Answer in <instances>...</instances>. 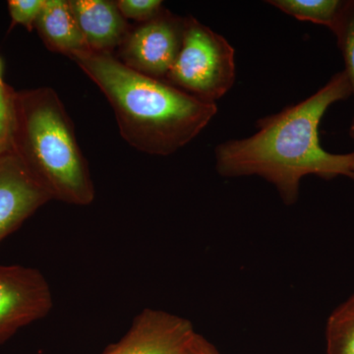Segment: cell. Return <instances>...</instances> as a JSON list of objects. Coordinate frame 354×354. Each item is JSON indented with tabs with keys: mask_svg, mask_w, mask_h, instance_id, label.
I'll list each match as a JSON object with an SVG mask.
<instances>
[{
	"mask_svg": "<svg viewBox=\"0 0 354 354\" xmlns=\"http://www.w3.org/2000/svg\"><path fill=\"white\" fill-rule=\"evenodd\" d=\"M351 95V84L342 70L304 101L261 118L252 136L216 146V171L227 178L262 177L277 188L286 205L297 201L305 176L326 180L353 178L354 152H328L319 137V127L328 109Z\"/></svg>",
	"mask_w": 354,
	"mask_h": 354,
	"instance_id": "6da1fadb",
	"label": "cell"
},
{
	"mask_svg": "<svg viewBox=\"0 0 354 354\" xmlns=\"http://www.w3.org/2000/svg\"><path fill=\"white\" fill-rule=\"evenodd\" d=\"M113 109L123 139L140 152L169 156L196 138L218 113L167 81L144 75L113 53L85 50L69 57Z\"/></svg>",
	"mask_w": 354,
	"mask_h": 354,
	"instance_id": "7a4b0ae2",
	"label": "cell"
},
{
	"mask_svg": "<svg viewBox=\"0 0 354 354\" xmlns=\"http://www.w3.org/2000/svg\"><path fill=\"white\" fill-rule=\"evenodd\" d=\"M64 104L50 88L16 92L12 151L53 200L87 206L95 185Z\"/></svg>",
	"mask_w": 354,
	"mask_h": 354,
	"instance_id": "3957f363",
	"label": "cell"
},
{
	"mask_svg": "<svg viewBox=\"0 0 354 354\" xmlns=\"http://www.w3.org/2000/svg\"><path fill=\"white\" fill-rule=\"evenodd\" d=\"M235 50L227 39L185 18L183 44L165 81L203 102L216 104L234 87Z\"/></svg>",
	"mask_w": 354,
	"mask_h": 354,
	"instance_id": "277c9868",
	"label": "cell"
},
{
	"mask_svg": "<svg viewBox=\"0 0 354 354\" xmlns=\"http://www.w3.org/2000/svg\"><path fill=\"white\" fill-rule=\"evenodd\" d=\"M185 18L162 9L152 20L128 32L120 62L135 71L165 80L183 44Z\"/></svg>",
	"mask_w": 354,
	"mask_h": 354,
	"instance_id": "5b68a950",
	"label": "cell"
},
{
	"mask_svg": "<svg viewBox=\"0 0 354 354\" xmlns=\"http://www.w3.org/2000/svg\"><path fill=\"white\" fill-rule=\"evenodd\" d=\"M53 306L50 285L39 270L0 266V344L44 318Z\"/></svg>",
	"mask_w": 354,
	"mask_h": 354,
	"instance_id": "8992f818",
	"label": "cell"
},
{
	"mask_svg": "<svg viewBox=\"0 0 354 354\" xmlns=\"http://www.w3.org/2000/svg\"><path fill=\"white\" fill-rule=\"evenodd\" d=\"M196 334L186 319L146 309L134 319L124 337L102 354H186Z\"/></svg>",
	"mask_w": 354,
	"mask_h": 354,
	"instance_id": "52a82bcc",
	"label": "cell"
},
{
	"mask_svg": "<svg viewBox=\"0 0 354 354\" xmlns=\"http://www.w3.org/2000/svg\"><path fill=\"white\" fill-rule=\"evenodd\" d=\"M53 200L13 151L0 157V243Z\"/></svg>",
	"mask_w": 354,
	"mask_h": 354,
	"instance_id": "ba28073f",
	"label": "cell"
},
{
	"mask_svg": "<svg viewBox=\"0 0 354 354\" xmlns=\"http://www.w3.org/2000/svg\"><path fill=\"white\" fill-rule=\"evenodd\" d=\"M68 2L90 50L111 53L127 38L129 29L116 2L108 0Z\"/></svg>",
	"mask_w": 354,
	"mask_h": 354,
	"instance_id": "9c48e42d",
	"label": "cell"
},
{
	"mask_svg": "<svg viewBox=\"0 0 354 354\" xmlns=\"http://www.w3.org/2000/svg\"><path fill=\"white\" fill-rule=\"evenodd\" d=\"M35 28L44 43L55 53L66 57L90 50L75 17L65 0H46Z\"/></svg>",
	"mask_w": 354,
	"mask_h": 354,
	"instance_id": "30bf717a",
	"label": "cell"
},
{
	"mask_svg": "<svg viewBox=\"0 0 354 354\" xmlns=\"http://www.w3.org/2000/svg\"><path fill=\"white\" fill-rule=\"evenodd\" d=\"M267 2L295 19L325 26L332 30L344 0H269Z\"/></svg>",
	"mask_w": 354,
	"mask_h": 354,
	"instance_id": "8fae6325",
	"label": "cell"
},
{
	"mask_svg": "<svg viewBox=\"0 0 354 354\" xmlns=\"http://www.w3.org/2000/svg\"><path fill=\"white\" fill-rule=\"evenodd\" d=\"M326 339L328 354H354V295L330 316Z\"/></svg>",
	"mask_w": 354,
	"mask_h": 354,
	"instance_id": "7c38bea8",
	"label": "cell"
},
{
	"mask_svg": "<svg viewBox=\"0 0 354 354\" xmlns=\"http://www.w3.org/2000/svg\"><path fill=\"white\" fill-rule=\"evenodd\" d=\"M330 32L337 39V48L344 57V71L351 84L354 95V0H344L341 11ZM349 137L354 141V113L348 130Z\"/></svg>",
	"mask_w": 354,
	"mask_h": 354,
	"instance_id": "4fadbf2b",
	"label": "cell"
},
{
	"mask_svg": "<svg viewBox=\"0 0 354 354\" xmlns=\"http://www.w3.org/2000/svg\"><path fill=\"white\" fill-rule=\"evenodd\" d=\"M16 125V91L0 85V157L13 148Z\"/></svg>",
	"mask_w": 354,
	"mask_h": 354,
	"instance_id": "5bb4252c",
	"label": "cell"
},
{
	"mask_svg": "<svg viewBox=\"0 0 354 354\" xmlns=\"http://www.w3.org/2000/svg\"><path fill=\"white\" fill-rule=\"evenodd\" d=\"M116 6L125 19L148 22L162 10L160 0H118Z\"/></svg>",
	"mask_w": 354,
	"mask_h": 354,
	"instance_id": "9a60e30c",
	"label": "cell"
},
{
	"mask_svg": "<svg viewBox=\"0 0 354 354\" xmlns=\"http://www.w3.org/2000/svg\"><path fill=\"white\" fill-rule=\"evenodd\" d=\"M46 0H10L8 1L12 26L22 25L32 31Z\"/></svg>",
	"mask_w": 354,
	"mask_h": 354,
	"instance_id": "2e32d148",
	"label": "cell"
},
{
	"mask_svg": "<svg viewBox=\"0 0 354 354\" xmlns=\"http://www.w3.org/2000/svg\"><path fill=\"white\" fill-rule=\"evenodd\" d=\"M186 354H220L213 344H209L202 335L196 334Z\"/></svg>",
	"mask_w": 354,
	"mask_h": 354,
	"instance_id": "e0dca14e",
	"label": "cell"
},
{
	"mask_svg": "<svg viewBox=\"0 0 354 354\" xmlns=\"http://www.w3.org/2000/svg\"><path fill=\"white\" fill-rule=\"evenodd\" d=\"M3 83V81H2L1 78V64H0V85H2Z\"/></svg>",
	"mask_w": 354,
	"mask_h": 354,
	"instance_id": "ac0fdd59",
	"label": "cell"
},
{
	"mask_svg": "<svg viewBox=\"0 0 354 354\" xmlns=\"http://www.w3.org/2000/svg\"><path fill=\"white\" fill-rule=\"evenodd\" d=\"M353 179L354 180V165H353Z\"/></svg>",
	"mask_w": 354,
	"mask_h": 354,
	"instance_id": "d6986e66",
	"label": "cell"
}]
</instances>
